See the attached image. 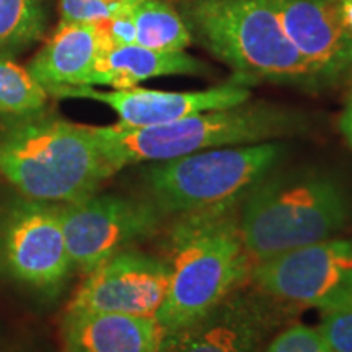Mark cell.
<instances>
[{"label": "cell", "mask_w": 352, "mask_h": 352, "mask_svg": "<svg viewBox=\"0 0 352 352\" xmlns=\"http://www.w3.org/2000/svg\"><path fill=\"white\" fill-rule=\"evenodd\" d=\"M347 217L349 202L336 179L294 170L267 173L246 192L239 226L246 254L259 263L331 239Z\"/></svg>", "instance_id": "5b68a950"}, {"label": "cell", "mask_w": 352, "mask_h": 352, "mask_svg": "<svg viewBox=\"0 0 352 352\" xmlns=\"http://www.w3.org/2000/svg\"><path fill=\"white\" fill-rule=\"evenodd\" d=\"M284 33L323 85L352 69V33L341 20L340 0H270Z\"/></svg>", "instance_id": "7c38bea8"}, {"label": "cell", "mask_w": 352, "mask_h": 352, "mask_svg": "<svg viewBox=\"0 0 352 352\" xmlns=\"http://www.w3.org/2000/svg\"><path fill=\"white\" fill-rule=\"evenodd\" d=\"M271 320L264 302L230 294L195 323L166 336L162 352H258Z\"/></svg>", "instance_id": "4fadbf2b"}, {"label": "cell", "mask_w": 352, "mask_h": 352, "mask_svg": "<svg viewBox=\"0 0 352 352\" xmlns=\"http://www.w3.org/2000/svg\"><path fill=\"white\" fill-rule=\"evenodd\" d=\"M100 54L101 44L94 26L60 21L50 41L32 59L28 70L47 91L82 87L90 83Z\"/></svg>", "instance_id": "9a60e30c"}, {"label": "cell", "mask_w": 352, "mask_h": 352, "mask_svg": "<svg viewBox=\"0 0 352 352\" xmlns=\"http://www.w3.org/2000/svg\"><path fill=\"white\" fill-rule=\"evenodd\" d=\"M303 129V116L277 104L245 103L155 126L91 127L114 171L142 162H166L210 148L270 142Z\"/></svg>", "instance_id": "3957f363"}, {"label": "cell", "mask_w": 352, "mask_h": 352, "mask_svg": "<svg viewBox=\"0 0 352 352\" xmlns=\"http://www.w3.org/2000/svg\"><path fill=\"white\" fill-rule=\"evenodd\" d=\"M284 153L277 142L210 148L155 162L145 175L152 202L162 214H192L233 206L271 173Z\"/></svg>", "instance_id": "8992f818"}, {"label": "cell", "mask_w": 352, "mask_h": 352, "mask_svg": "<svg viewBox=\"0 0 352 352\" xmlns=\"http://www.w3.org/2000/svg\"><path fill=\"white\" fill-rule=\"evenodd\" d=\"M60 219L72 266L88 274L114 254L152 236L164 214L152 201L91 195L60 206Z\"/></svg>", "instance_id": "ba28073f"}, {"label": "cell", "mask_w": 352, "mask_h": 352, "mask_svg": "<svg viewBox=\"0 0 352 352\" xmlns=\"http://www.w3.org/2000/svg\"><path fill=\"white\" fill-rule=\"evenodd\" d=\"M114 173L90 126L43 113L0 126V175L30 199L60 206L82 201Z\"/></svg>", "instance_id": "7a4b0ae2"}, {"label": "cell", "mask_w": 352, "mask_h": 352, "mask_svg": "<svg viewBox=\"0 0 352 352\" xmlns=\"http://www.w3.org/2000/svg\"><path fill=\"white\" fill-rule=\"evenodd\" d=\"M351 100H352V98H351Z\"/></svg>", "instance_id": "d4e9b609"}, {"label": "cell", "mask_w": 352, "mask_h": 352, "mask_svg": "<svg viewBox=\"0 0 352 352\" xmlns=\"http://www.w3.org/2000/svg\"><path fill=\"white\" fill-rule=\"evenodd\" d=\"M47 90L7 56H0V113L10 118L43 113L47 103Z\"/></svg>", "instance_id": "d6986e66"}, {"label": "cell", "mask_w": 352, "mask_h": 352, "mask_svg": "<svg viewBox=\"0 0 352 352\" xmlns=\"http://www.w3.org/2000/svg\"><path fill=\"white\" fill-rule=\"evenodd\" d=\"M135 44L157 51H184L192 41L182 13L164 0H142L132 10Z\"/></svg>", "instance_id": "e0dca14e"}, {"label": "cell", "mask_w": 352, "mask_h": 352, "mask_svg": "<svg viewBox=\"0 0 352 352\" xmlns=\"http://www.w3.org/2000/svg\"><path fill=\"white\" fill-rule=\"evenodd\" d=\"M60 98H88L113 108L127 126H155L192 114L236 107L250 100L248 83L235 77L223 85L202 91H158L145 88L98 91L94 87H59L47 91Z\"/></svg>", "instance_id": "8fae6325"}, {"label": "cell", "mask_w": 352, "mask_h": 352, "mask_svg": "<svg viewBox=\"0 0 352 352\" xmlns=\"http://www.w3.org/2000/svg\"><path fill=\"white\" fill-rule=\"evenodd\" d=\"M267 296L324 311L352 305V240L328 239L256 263Z\"/></svg>", "instance_id": "9c48e42d"}, {"label": "cell", "mask_w": 352, "mask_h": 352, "mask_svg": "<svg viewBox=\"0 0 352 352\" xmlns=\"http://www.w3.org/2000/svg\"><path fill=\"white\" fill-rule=\"evenodd\" d=\"M168 287L170 266L165 259L124 250L88 272L67 310L155 318Z\"/></svg>", "instance_id": "30bf717a"}, {"label": "cell", "mask_w": 352, "mask_h": 352, "mask_svg": "<svg viewBox=\"0 0 352 352\" xmlns=\"http://www.w3.org/2000/svg\"><path fill=\"white\" fill-rule=\"evenodd\" d=\"M60 204L12 196L0 202V270L10 279L56 294L72 270Z\"/></svg>", "instance_id": "52a82bcc"}, {"label": "cell", "mask_w": 352, "mask_h": 352, "mask_svg": "<svg viewBox=\"0 0 352 352\" xmlns=\"http://www.w3.org/2000/svg\"><path fill=\"white\" fill-rule=\"evenodd\" d=\"M206 69L204 63L183 51H157L134 43L100 54L88 87L108 85L114 90H124L148 78L197 76Z\"/></svg>", "instance_id": "2e32d148"}, {"label": "cell", "mask_w": 352, "mask_h": 352, "mask_svg": "<svg viewBox=\"0 0 352 352\" xmlns=\"http://www.w3.org/2000/svg\"><path fill=\"white\" fill-rule=\"evenodd\" d=\"M142 0H60V21L91 25L126 15Z\"/></svg>", "instance_id": "ffe728a7"}, {"label": "cell", "mask_w": 352, "mask_h": 352, "mask_svg": "<svg viewBox=\"0 0 352 352\" xmlns=\"http://www.w3.org/2000/svg\"><path fill=\"white\" fill-rule=\"evenodd\" d=\"M235 206L183 214L166 235L170 287L157 314L165 338L230 296L248 271Z\"/></svg>", "instance_id": "6da1fadb"}, {"label": "cell", "mask_w": 352, "mask_h": 352, "mask_svg": "<svg viewBox=\"0 0 352 352\" xmlns=\"http://www.w3.org/2000/svg\"><path fill=\"white\" fill-rule=\"evenodd\" d=\"M264 352H331L318 328L294 324L279 333Z\"/></svg>", "instance_id": "44dd1931"}, {"label": "cell", "mask_w": 352, "mask_h": 352, "mask_svg": "<svg viewBox=\"0 0 352 352\" xmlns=\"http://www.w3.org/2000/svg\"><path fill=\"white\" fill-rule=\"evenodd\" d=\"M64 352H162L165 333L157 318L109 311L67 310Z\"/></svg>", "instance_id": "5bb4252c"}, {"label": "cell", "mask_w": 352, "mask_h": 352, "mask_svg": "<svg viewBox=\"0 0 352 352\" xmlns=\"http://www.w3.org/2000/svg\"><path fill=\"white\" fill-rule=\"evenodd\" d=\"M182 16L192 39L248 85L256 80L323 85L284 33L270 0H184Z\"/></svg>", "instance_id": "277c9868"}, {"label": "cell", "mask_w": 352, "mask_h": 352, "mask_svg": "<svg viewBox=\"0 0 352 352\" xmlns=\"http://www.w3.org/2000/svg\"><path fill=\"white\" fill-rule=\"evenodd\" d=\"M46 30L41 0H0V56L12 54L38 41Z\"/></svg>", "instance_id": "ac0fdd59"}, {"label": "cell", "mask_w": 352, "mask_h": 352, "mask_svg": "<svg viewBox=\"0 0 352 352\" xmlns=\"http://www.w3.org/2000/svg\"><path fill=\"white\" fill-rule=\"evenodd\" d=\"M340 13L342 23L352 33V0H340Z\"/></svg>", "instance_id": "cb8c5ba5"}, {"label": "cell", "mask_w": 352, "mask_h": 352, "mask_svg": "<svg viewBox=\"0 0 352 352\" xmlns=\"http://www.w3.org/2000/svg\"><path fill=\"white\" fill-rule=\"evenodd\" d=\"M331 352H352V305L324 311L318 327Z\"/></svg>", "instance_id": "7402d4cb"}, {"label": "cell", "mask_w": 352, "mask_h": 352, "mask_svg": "<svg viewBox=\"0 0 352 352\" xmlns=\"http://www.w3.org/2000/svg\"><path fill=\"white\" fill-rule=\"evenodd\" d=\"M340 126H341V132L344 134L346 140L352 147V100L349 101V104H347L346 111L342 113Z\"/></svg>", "instance_id": "603a6c76"}]
</instances>
